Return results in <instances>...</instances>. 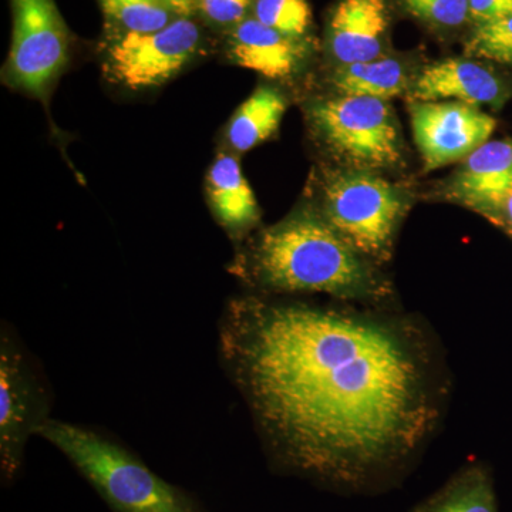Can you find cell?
<instances>
[{
    "mask_svg": "<svg viewBox=\"0 0 512 512\" xmlns=\"http://www.w3.org/2000/svg\"><path fill=\"white\" fill-rule=\"evenodd\" d=\"M167 8L173 10L178 18H188L197 6V0H161Z\"/></svg>",
    "mask_w": 512,
    "mask_h": 512,
    "instance_id": "obj_24",
    "label": "cell"
},
{
    "mask_svg": "<svg viewBox=\"0 0 512 512\" xmlns=\"http://www.w3.org/2000/svg\"><path fill=\"white\" fill-rule=\"evenodd\" d=\"M410 202L402 187L379 175L345 170L326 180L318 211L360 254L382 265L392 258Z\"/></svg>",
    "mask_w": 512,
    "mask_h": 512,
    "instance_id": "obj_4",
    "label": "cell"
},
{
    "mask_svg": "<svg viewBox=\"0 0 512 512\" xmlns=\"http://www.w3.org/2000/svg\"><path fill=\"white\" fill-rule=\"evenodd\" d=\"M414 18L431 28L453 30L470 22L468 0H403Z\"/></svg>",
    "mask_w": 512,
    "mask_h": 512,
    "instance_id": "obj_21",
    "label": "cell"
},
{
    "mask_svg": "<svg viewBox=\"0 0 512 512\" xmlns=\"http://www.w3.org/2000/svg\"><path fill=\"white\" fill-rule=\"evenodd\" d=\"M229 55L238 66L266 79L286 80L305 64L308 43L276 32L255 18H245L232 30Z\"/></svg>",
    "mask_w": 512,
    "mask_h": 512,
    "instance_id": "obj_13",
    "label": "cell"
},
{
    "mask_svg": "<svg viewBox=\"0 0 512 512\" xmlns=\"http://www.w3.org/2000/svg\"><path fill=\"white\" fill-rule=\"evenodd\" d=\"M309 119L320 140L353 170H383L402 161L399 124L387 100L338 94L315 101Z\"/></svg>",
    "mask_w": 512,
    "mask_h": 512,
    "instance_id": "obj_5",
    "label": "cell"
},
{
    "mask_svg": "<svg viewBox=\"0 0 512 512\" xmlns=\"http://www.w3.org/2000/svg\"><path fill=\"white\" fill-rule=\"evenodd\" d=\"M254 18L296 39H305L312 28L308 0H254Z\"/></svg>",
    "mask_w": 512,
    "mask_h": 512,
    "instance_id": "obj_19",
    "label": "cell"
},
{
    "mask_svg": "<svg viewBox=\"0 0 512 512\" xmlns=\"http://www.w3.org/2000/svg\"><path fill=\"white\" fill-rule=\"evenodd\" d=\"M412 512H498L490 470L481 463L461 468Z\"/></svg>",
    "mask_w": 512,
    "mask_h": 512,
    "instance_id": "obj_17",
    "label": "cell"
},
{
    "mask_svg": "<svg viewBox=\"0 0 512 512\" xmlns=\"http://www.w3.org/2000/svg\"><path fill=\"white\" fill-rule=\"evenodd\" d=\"M252 0H197L205 18L217 25L237 26L247 15Z\"/></svg>",
    "mask_w": 512,
    "mask_h": 512,
    "instance_id": "obj_22",
    "label": "cell"
},
{
    "mask_svg": "<svg viewBox=\"0 0 512 512\" xmlns=\"http://www.w3.org/2000/svg\"><path fill=\"white\" fill-rule=\"evenodd\" d=\"M201 39L200 28L190 18H177L157 32H126L110 47L107 67L128 89L158 87L197 55Z\"/></svg>",
    "mask_w": 512,
    "mask_h": 512,
    "instance_id": "obj_7",
    "label": "cell"
},
{
    "mask_svg": "<svg viewBox=\"0 0 512 512\" xmlns=\"http://www.w3.org/2000/svg\"><path fill=\"white\" fill-rule=\"evenodd\" d=\"M466 55L512 66V18L473 25L466 40Z\"/></svg>",
    "mask_w": 512,
    "mask_h": 512,
    "instance_id": "obj_20",
    "label": "cell"
},
{
    "mask_svg": "<svg viewBox=\"0 0 512 512\" xmlns=\"http://www.w3.org/2000/svg\"><path fill=\"white\" fill-rule=\"evenodd\" d=\"M448 200L497 221L512 194V138L487 141L464 158L447 185Z\"/></svg>",
    "mask_w": 512,
    "mask_h": 512,
    "instance_id": "obj_11",
    "label": "cell"
},
{
    "mask_svg": "<svg viewBox=\"0 0 512 512\" xmlns=\"http://www.w3.org/2000/svg\"><path fill=\"white\" fill-rule=\"evenodd\" d=\"M495 224L503 227L512 237V194L505 200Z\"/></svg>",
    "mask_w": 512,
    "mask_h": 512,
    "instance_id": "obj_25",
    "label": "cell"
},
{
    "mask_svg": "<svg viewBox=\"0 0 512 512\" xmlns=\"http://www.w3.org/2000/svg\"><path fill=\"white\" fill-rule=\"evenodd\" d=\"M410 101H458L500 109L512 86L487 64L470 57H450L424 67L413 80Z\"/></svg>",
    "mask_w": 512,
    "mask_h": 512,
    "instance_id": "obj_10",
    "label": "cell"
},
{
    "mask_svg": "<svg viewBox=\"0 0 512 512\" xmlns=\"http://www.w3.org/2000/svg\"><path fill=\"white\" fill-rule=\"evenodd\" d=\"M468 12L473 25L512 18V0H468Z\"/></svg>",
    "mask_w": 512,
    "mask_h": 512,
    "instance_id": "obj_23",
    "label": "cell"
},
{
    "mask_svg": "<svg viewBox=\"0 0 512 512\" xmlns=\"http://www.w3.org/2000/svg\"><path fill=\"white\" fill-rule=\"evenodd\" d=\"M286 109L288 100L284 94L274 87H258L229 121V146L239 153H245L264 143L278 131Z\"/></svg>",
    "mask_w": 512,
    "mask_h": 512,
    "instance_id": "obj_16",
    "label": "cell"
},
{
    "mask_svg": "<svg viewBox=\"0 0 512 512\" xmlns=\"http://www.w3.org/2000/svg\"><path fill=\"white\" fill-rule=\"evenodd\" d=\"M380 265L360 254L315 208H301L259 232L235 262L256 288L276 293H326L382 306L393 286Z\"/></svg>",
    "mask_w": 512,
    "mask_h": 512,
    "instance_id": "obj_2",
    "label": "cell"
},
{
    "mask_svg": "<svg viewBox=\"0 0 512 512\" xmlns=\"http://www.w3.org/2000/svg\"><path fill=\"white\" fill-rule=\"evenodd\" d=\"M410 117L426 171L464 160L490 141L497 127L480 107L458 101H412Z\"/></svg>",
    "mask_w": 512,
    "mask_h": 512,
    "instance_id": "obj_8",
    "label": "cell"
},
{
    "mask_svg": "<svg viewBox=\"0 0 512 512\" xmlns=\"http://www.w3.org/2000/svg\"><path fill=\"white\" fill-rule=\"evenodd\" d=\"M389 30L387 0H340L329 20L330 55L340 66L382 57Z\"/></svg>",
    "mask_w": 512,
    "mask_h": 512,
    "instance_id": "obj_12",
    "label": "cell"
},
{
    "mask_svg": "<svg viewBox=\"0 0 512 512\" xmlns=\"http://www.w3.org/2000/svg\"><path fill=\"white\" fill-rule=\"evenodd\" d=\"M100 3L104 12L126 32H157L178 18L161 0H100Z\"/></svg>",
    "mask_w": 512,
    "mask_h": 512,
    "instance_id": "obj_18",
    "label": "cell"
},
{
    "mask_svg": "<svg viewBox=\"0 0 512 512\" xmlns=\"http://www.w3.org/2000/svg\"><path fill=\"white\" fill-rule=\"evenodd\" d=\"M220 353L276 460L339 490L394 477L439 426V356L416 320L247 296Z\"/></svg>",
    "mask_w": 512,
    "mask_h": 512,
    "instance_id": "obj_1",
    "label": "cell"
},
{
    "mask_svg": "<svg viewBox=\"0 0 512 512\" xmlns=\"http://www.w3.org/2000/svg\"><path fill=\"white\" fill-rule=\"evenodd\" d=\"M69 57V39L55 0H13L9 82L42 96Z\"/></svg>",
    "mask_w": 512,
    "mask_h": 512,
    "instance_id": "obj_6",
    "label": "cell"
},
{
    "mask_svg": "<svg viewBox=\"0 0 512 512\" xmlns=\"http://www.w3.org/2000/svg\"><path fill=\"white\" fill-rule=\"evenodd\" d=\"M211 210L222 227L234 237L247 234L261 220L258 201L237 158L222 154L207 178Z\"/></svg>",
    "mask_w": 512,
    "mask_h": 512,
    "instance_id": "obj_14",
    "label": "cell"
},
{
    "mask_svg": "<svg viewBox=\"0 0 512 512\" xmlns=\"http://www.w3.org/2000/svg\"><path fill=\"white\" fill-rule=\"evenodd\" d=\"M46 399L22 353L5 332L0 343V461L3 477L12 480L23 460L30 434L49 417Z\"/></svg>",
    "mask_w": 512,
    "mask_h": 512,
    "instance_id": "obj_9",
    "label": "cell"
},
{
    "mask_svg": "<svg viewBox=\"0 0 512 512\" xmlns=\"http://www.w3.org/2000/svg\"><path fill=\"white\" fill-rule=\"evenodd\" d=\"M333 89L342 96L387 100L402 96L412 87L409 69L394 57H377L340 66L332 77Z\"/></svg>",
    "mask_w": 512,
    "mask_h": 512,
    "instance_id": "obj_15",
    "label": "cell"
},
{
    "mask_svg": "<svg viewBox=\"0 0 512 512\" xmlns=\"http://www.w3.org/2000/svg\"><path fill=\"white\" fill-rule=\"evenodd\" d=\"M36 434L72 461L113 512H202L185 491L103 434L55 419L43 421Z\"/></svg>",
    "mask_w": 512,
    "mask_h": 512,
    "instance_id": "obj_3",
    "label": "cell"
}]
</instances>
